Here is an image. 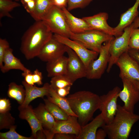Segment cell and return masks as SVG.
Instances as JSON below:
<instances>
[{
    "label": "cell",
    "instance_id": "1",
    "mask_svg": "<svg viewBox=\"0 0 139 139\" xmlns=\"http://www.w3.org/2000/svg\"><path fill=\"white\" fill-rule=\"evenodd\" d=\"M42 20L36 21L25 32L21 39L20 50L27 60L37 57L41 49L53 36Z\"/></svg>",
    "mask_w": 139,
    "mask_h": 139
},
{
    "label": "cell",
    "instance_id": "2",
    "mask_svg": "<svg viewBox=\"0 0 139 139\" xmlns=\"http://www.w3.org/2000/svg\"><path fill=\"white\" fill-rule=\"evenodd\" d=\"M66 98L81 127L92 120L94 113L99 109L100 96L91 91H78L69 95Z\"/></svg>",
    "mask_w": 139,
    "mask_h": 139
},
{
    "label": "cell",
    "instance_id": "3",
    "mask_svg": "<svg viewBox=\"0 0 139 139\" xmlns=\"http://www.w3.org/2000/svg\"><path fill=\"white\" fill-rule=\"evenodd\" d=\"M139 120V115L128 111L123 106L118 105L116 115L110 123L102 128L110 139H127L134 125Z\"/></svg>",
    "mask_w": 139,
    "mask_h": 139
},
{
    "label": "cell",
    "instance_id": "4",
    "mask_svg": "<svg viewBox=\"0 0 139 139\" xmlns=\"http://www.w3.org/2000/svg\"><path fill=\"white\" fill-rule=\"evenodd\" d=\"M41 20L53 33L70 38L72 33L62 9L53 5Z\"/></svg>",
    "mask_w": 139,
    "mask_h": 139
},
{
    "label": "cell",
    "instance_id": "5",
    "mask_svg": "<svg viewBox=\"0 0 139 139\" xmlns=\"http://www.w3.org/2000/svg\"><path fill=\"white\" fill-rule=\"evenodd\" d=\"M70 38L79 42L88 49L99 54L102 44L115 38L114 36L102 32L92 30L80 33H72Z\"/></svg>",
    "mask_w": 139,
    "mask_h": 139
},
{
    "label": "cell",
    "instance_id": "6",
    "mask_svg": "<svg viewBox=\"0 0 139 139\" xmlns=\"http://www.w3.org/2000/svg\"><path fill=\"white\" fill-rule=\"evenodd\" d=\"M134 28L133 22L124 29L120 36L115 37L111 41L109 48L110 58L106 70L107 72H109L121 55L128 51L131 35Z\"/></svg>",
    "mask_w": 139,
    "mask_h": 139
},
{
    "label": "cell",
    "instance_id": "7",
    "mask_svg": "<svg viewBox=\"0 0 139 139\" xmlns=\"http://www.w3.org/2000/svg\"><path fill=\"white\" fill-rule=\"evenodd\" d=\"M111 40L102 45L98 58L92 61L87 68L86 77L89 79H100L107 68L110 58L109 48Z\"/></svg>",
    "mask_w": 139,
    "mask_h": 139
},
{
    "label": "cell",
    "instance_id": "8",
    "mask_svg": "<svg viewBox=\"0 0 139 139\" xmlns=\"http://www.w3.org/2000/svg\"><path fill=\"white\" fill-rule=\"evenodd\" d=\"M120 88L115 87L106 94L100 96V104L99 109L106 124L111 122L113 119L117 109V101Z\"/></svg>",
    "mask_w": 139,
    "mask_h": 139
},
{
    "label": "cell",
    "instance_id": "9",
    "mask_svg": "<svg viewBox=\"0 0 139 139\" xmlns=\"http://www.w3.org/2000/svg\"><path fill=\"white\" fill-rule=\"evenodd\" d=\"M123 88L119 97L124 103L123 106L129 111L134 112L135 106L139 101V89L133 80L121 77Z\"/></svg>",
    "mask_w": 139,
    "mask_h": 139
},
{
    "label": "cell",
    "instance_id": "10",
    "mask_svg": "<svg viewBox=\"0 0 139 139\" xmlns=\"http://www.w3.org/2000/svg\"><path fill=\"white\" fill-rule=\"evenodd\" d=\"M53 36L58 41L72 49L83 61L86 68L90 63L96 59L98 53L89 49L79 42L56 34Z\"/></svg>",
    "mask_w": 139,
    "mask_h": 139
},
{
    "label": "cell",
    "instance_id": "11",
    "mask_svg": "<svg viewBox=\"0 0 139 139\" xmlns=\"http://www.w3.org/2000/svg\"><path fill=\"white\" fill-rule=\"evenodd\" d=\"M66 53L68 57L65 75L73 83L77 80L86 77L87 68L75 52L67 46Z\"/></svg>",
    "mask_w": 139,
    "mask_h": 139
},
{
    "label": "cell",
    "instance_id": "12",
    "mask_svg": "<svg viewBox=\"0 0 139 139\" xmlns=\"http://www.w3.org/2000/svg\"><path fill=\"white\" fill-rule=\"evenodd\" d=\"M116 64L120 70L119 76L139 81V65L128 51L122 54Z\"/></svg>",
    "mask_w": 139,
    "mask_h": 139
},
{
    "label": "cell",
    "instance_id": "13",
    "mask_svg": "<svg viewBox=\"0 0 139 139\" xmlns=\"http://www.w3.org/2000/svg\"><path fill=\"white\" fill-rule=\"evenodd\" d=\"M67 47L53 36L43 46L37 57L41 61L47 62L64 55Z\"/></svg>",
    "mask_w": 139,
    "mask_h": 139
},
{
    "label": "cell",
    "instance_id": "14",
    "mask_svg": "<svg viewBox=\"0 0 139 139\" xmlns=\"http://www.w3.org/2000/svg\"><path fill=\"white\" fill-rule=\"evenodd\" d=\"M81 127L78 121L77 117L70 116L66 120H56V124L51 133L54 137L55 134L57 133L74 135L76 137L80 134Z\"/></svg>",
    "mask_w": 139,
    "mask_h": 139
},
{
    "label": "cell",
    "instance_id": "15",
    "mask_svg": "<svg viewBox=\"0 0 139 139\" xmlns=\"http://www.w3.org/2000/svg\"><path fill=\"white\" fill-rule=\"evenodd\" d=\"M108 18V15L107 13L102 12L82 18L92 30L100 31L114 36V28L110 27L107 22Z\"/></svg>",
    "mask_w": 139,
    "mask_h": 139
},
{
    "label": "cell",
    "instance_id": "16",
    "mask_svg": "<svg viewBox=\"0 0 139 139\" xmlns=\"http://www.w3.org/2000/svg\"><path fill=\"white\" fill-rule=\"evenodd\" d=\"M22 83L25 89V96L23 104L19 107L18 109L23 108L28 106L32 100L38 98H43L49 94L50 84L47 83L41 87L36 86L35 85H30L24 81Z\"/></svg>",
    "mask_w": 139,
    "mask_h": 139
},
{
    "label": "cell",
    "instance_id": "17",
    "mask_svg": "<svg viewBox=\"0 0 139 139\" xmlns=\"http://www.w3.org/2000/svg\"><path fill=\"white\" fill-rule=\"evenodd\" d=\"M139 0H136L133 5L121 15L118 24L114 28V36L116 37L120 36L124 29L133 22L138 16V8Z\"/></svg>",
    "mask_w": 139,
    "mask_h": 139
},
{
    "label": "cell",
    "instance_id": "18",
    "mask_svg": "<svg viewBox=\"0 0 139 139\" xmlns=\"http://www.w3.org/2000/svg\"><path fill=\"white\" fill-rule=\"evenodd\" d=\"M20 111L19 116L21 119L26 120L28 123L32 131L33 139L37 138V133L43 130L41 123L37 117L31 106L18 109Z\"/></svg>",
    "mask_w": 139,
    "mask_h": 139
},
{
    "label": "cell",
    "instance_id": "19",
    "mask_svg": "<svg viewBox=\"0 0 139 139\" xmlns=\"http://www.w3.org/2000/svg\"><path fill=\"white\" fill-rule=\"evenodd\" d=\"M105 124L100 113L89 123L82 127L80 133L76 139H95L96 134L98 128L102 127Z\"/></svg>",
    "mask_w": 139,
    "mask_h": 139
},
{
    "label": "cell",
    "instance_id": "20",
    "mask_svg": "<svg viewBox=\"0 0 139 139\" xmlns=\"http://www.w3.org/2000/svg\"><path fill=\"white\" fill-rule=\"evenodd\" d=\"M62 9L65 15L69 28L72 33H80L92 30L83 18H79L75 16L66 8Z\"/></svg>",
    "mask_w": 139,
    "mask_h": 139
},
{
    "label": "cell",
    "instance_id": "21",
    "mask_svg": "<svg viewBox=\"0 0 139 139\" xmlns=\"http://www.w3.org/2000/svg\"><path fill=\"white\" fill-rule=\"evenodd\" d=\"M13 51L10 48L6 50L3 58V66L1 69L2 72L5 73L11 70H19L23 72L30 70L24 66L19 59L14 56Z\"/></svg>",
    "mask_w": 139,
    "mask_h": 139
},
{
    "label": "cell",
    "instance_id": "22",
    "mask_svg": "<svg viewBox=\"0 0 139 139\" xmlns=\"http://www.w3.org/2000/svg\"><path fill=\"white\" fill-rule=\"evenodd\" d=\"M68 57L64 55L47 62L46 68L47 76L52 77L56 76L65 75Z\"/></svg>",
    "mask_w": 139,
    "mask_h": 139
},
{
    "label": "cell",
    "instance_id": "23",
    "mask_svg": "<svg viewBox=\"0 0 139 139\" xmlns=\"http://www.w3.org/2000/svg\"><path fill=\"white\" fill-rule=\"evenodd\" d=\"M33 110L41 123L43 129L42 131L51 132L56 124V120L46 109L44 105L40 104Z\"/></svg>",
    "mask_w": 139,
    "mask_h": 139
},
{
    "label": "cell",
    "instance_id": "24",
    "mask_svg": "<svg viewBox=\"0 0 139 139\" xmlns=\"http://www.w3.org/2000/svg\"><path fill=\"white\" fill-rule=\"evenodd\" d=\"M47 97V99L49 101L61 108L69 116H75L77 117L72 111L67 98L62 97L59 95L50 85L49 89V94Z\"/></svg>",
    "mask_w": 139,
    "mask_h": 139
},
{
    "label": "cell",
    "instance_id": "25",
    "mask_svg": "<svg viewBox=\"0 0 139 139\" xmlns=\"http://www.w3.org/2000/svg\"><path fill=\"white\" fill-rule=\"evenodd\" d=\"M7 94L9 97L15 99L21 105L23 103L25 98V89L23 85L12 82L9 84Z\"/></svg>",
    "mask_w": 139,
    "mask_h": 139
},
{
    "label": "cell",
    "instance_id": "26",
    "mask_svg": "<svg viewBox=\"0 0 139 139\" xmlns=\"http://www.w3.org/2000/svg\"><path fill=\"white\" fill-rule=\"evenodd\" d=\"M36 7L32 18L36 20H42L53 6L50 0H36Z\"/></svg>",
    "mask_w": 139,
    "mask_h": 139
},
{
    "label": "cell",
    "instance_id": "27",
    "mask_svg": "<svg viewBox=\"0 0 139 139\" xmlns=\"http://www.w3.org/2000/svg\"><path fill=\"white\" fill-rule=\"evenodd\" d=\"M45 106L55 119L58 120H66L69 116L63 110L47 99H44Z\"/></svg>",
    "mask_w": 139,
    "mask_h": 139
},
{
    "label": "cell",
    "instance_id": "28",
    "mask_svg": "<svg viewBox=\"0 0 139 139\" xmlns=\"http://www.w3.org/2000/svg\"><path fill=\"white\" fill-rule=\"evenodd\" d=\"M20 6L17 1L13 0H0V18L6 16L12 18L10 12Z\"/></svg>",
    "mask_w": 139,
    "mask_h": 139
},
{
    "label": "cell",
    "instance_id": "29",
    "mask_svg": "<svg viewBox=\"0 0 139 139\" xmlns=\"http://www.w3.org/2000/svg\"><path fill=\"white\" fill-rule=\"evenodd\" d=\"M73 84L65 75H61L51 77L50 84L51 86L55 90L67 86H72Z\"/></svg>",
    "mask_w": 139,
    "mask_h": 139
},
{
    "label": "cell",
    "instance_id": "30",
    "mask_svg": "<svg viewBox=\"0 0 139 139\" xmlns=\"http://www.w3.org/2000/svg\"><path fill=\"white\" fill-rule=\"evenodd\" d=\"M16 127L13 125L10 128L9 131L5 133H0L1 139H33L31 136L27 137L21 135L16 131Z\"/></svg>",
    "mask_w": 139,
    "mask_h": 139
},
{
    "label": "cell",
    "instance_id": "31",
    "mask_svg": "<svg viewBox=\"0 0 139 139\" xmlns=\"http://www.w3.org/2000/svg\"><path fill=\"white\" fill-rule=\"evenodd\" d=\"M93 0H68L67 10L69 11L77 8H83L88 6Z\"/></svg>",
    "mask_w": 139,
    "mask_h": 139
},
{
    "label": "cell",
    "instance_id": "32",
    "mask_svg": "<svg viewBox=\"0 0 139 139\" xmlns=\"http://www.w3.org/2000/svg\"><path fill=\"white\" fill-rule=\"evenodd\" d=\"M129 48L139 50V28H134L132 32L129 42Z\"/></svg>",
    "mask_w": 139,
    "mask_h": 139
},
{
    "label": "cell",
    "instance_id": "33",
    "mask_svg": "<svg viewBox=\"0 0 139 139\" xmlns=\"http://www.w3.org/2000/svg\"><path fill=\"white\" fill-rule=\"evenodd\" d=\"M14 119L8 112L4 113H0V129L3 128H9L13 125Z\"/></svg>",
    "mask_w": 139,
    "mask_h": 139
},
{
    "label": "cell",
    "instance_id": "34",
    "mask_svg": "<svg viewBox=\"0 0 139 139\" xmlns=\"http://www.w3.org/2000/svg\"><path fill=\"white\" fill-rule=\"evenodd\" d=\"M26 11L33 16L36 7V0H20Z\"/></svg>",
    "mask_w": 139,
    "mask_h": 139
},
{
    "label": "cell",
    "instance_id": "35",
    "mask_svg": "<svg viewBox=\"0 0 139 139\" xmlns=\"http://www.w3.org/2000/svg\"><path fill=\"white\" fill-rule=\"evenodd\" d=\"M10 47L9 44L5 39H0V68L3 66V60L5 53Z\"/></svg>",
    "mask_w": 139,
    "mask_h": 139
},
{
    "label": "cell",
    "instance_id": "36",
    "mask_svg": "<svg viewBox=\"0 0 139 139\" xmlns=\"http://www.w3.org/2000/svg\"><path fill=\"white\" fill-rule=\"evenodd\" d=\"M10 100L6 98L0 99V113L4 114L7 112L11 109Z\"/></svg>",
    "mask_w": 139,
    "mask_h": 139
},
{
    "label": "cell",
    "instance_id": "37",
    "mask_svg": "<svg viewBox=\"0 0 139 139\" xmlns=\"http://www.w3.org/2000/svg\"><path fill=\"white\" fill-rule=\"evenodd\" d=\"M33 80L34 83L38 85H42L43 84V76L42 73L38 69H36L33 71Z\"/></svg>",
    "mask_w": 139,
    "mask_h": 139
},
{
    "label": "cell",
    "instance_id": "38",
    "mask_svg": "<svg viewBox=\"0 0 139 139\" xmlns=\"http://www.w3.org/2000/svg\"><path fill=\"white\" fill-rule=\"evenodd\" d=\"M22 76L24 78V81L28 84L34 85L33 80V74L30 70L26 72H23L21 74Z\"/></svg>",
    "mask_w": 139,
    "mask_h": 139
},
{
    "label": "cell",
    "instance_id": "39",
    "mask_svg": "<svg viewBox=\"0 0 139 139\" xmlns=\"http://www.w3.org/2000/svg\"><path fill=\"white\" fill-rule=\"evenodd\" d=\"M71 86H68L55 90L59 95L62 97H65L70 93Z\"/></svg>",
    "mask_w": 139,
    "mask_h": 139
},
{
    "label": "cell",
    "instance_id": "40",
    "mask_svg": "<svg viewBox=\"0 0 139 139\" xmlns=\"http://www.w3.org/2000/svg\"><path fill=\"white\" fill-rule=\"evenodd\" d=\"M53 5L63 9L67 6L68 0H50Z\"/></svg>",
    "mask_w": 139,
    "mask_h": 139
},
{
    "label": "cell",
    "instance_id": "41",
    "mask_svg": "<svg viewBox=\"0 0 139 139\" xmlns=\"http://www.w3.org/2000/svg\"><path fill=\"white\" fill-rule=\"evenodd\" d=\"M74 135L64 133H57L55 134L53 138L55 139H76L75 135Z\"/></svg>",
    "mask_w": 139,
    "mask_h": 139
},
{
    "label": "cell",
    "instance_id": "42",
    "mask_svg": "<svg viewBox=\"0 0 139 139\" xmlns=\"http://www.w3.org/2000/svg\"><path fill=\"white\" fill-rule=\"evenodd\" d=\"M128 52L130 55L137 61L139 65V50L129 48Z\"/></svg>",
    "mask_w": 139,
    "mask_h": 139
},
{
    "label": "cell",
    "instance_id": "43",
    "mask_svg": "<svg viewBox=\"0 0 139 139\" xmlns=\"http://www.w3.org/2000/svg\"><path fill=\"white\" fill-rule=\"evenodd\" d=\"M107 136V133L103 128L98 129L96 134L95 139H104Z\"/></svg>",
    "mask_w": 139,
    "mask_h": 139
},
{
    "label": "cell",
    "instance_id": "44",
    "mask_svg": "<svg viewBox=\"0 0 139 139\" xmlns=\"http://www.w3.org/2000/svg\"><path fill=\"white\" fill-rule=\"evenodd\" d=\"M133 22L135 28H139V17H137Z\"/></svg>",
    "mask_w": 139,
    "mask_h": 139
},
{
    "label": "cell",
    "instance_id": "45",
    "mask_svg": "<svg viewBox=\"0 0 139 139\" xmlns=\"http://www.w3.org/2000/svg\"><path fill=\"white\" fill-rule=\"evenodd\" d=\"M133 80L135 84L136 85L138 89H139V81L136 80Z\"/></svg>",
    "mask_w": 139,
    "mask_h": 139
},
{
    "label": "cell",
    "instance_id": "46",
    "mask_svg": "<svg viewBox=\"0 0 139 139\" xmlns=\"http://www.w3.org/2000/svg\"><path fill=\"white\" fill-rule=\"evenodd\" d=\"M13 0L14 1H20V0Z\"/></svg>",
    "mask_w": 139,
    "mask_h": 139
}]
</instances>
